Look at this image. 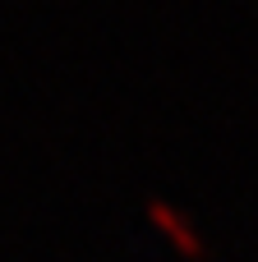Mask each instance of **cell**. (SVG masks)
<instances>
[{
    "mask_svg": "<svg viewBox=\"0 0 258 262\" xmlns=\"http://www.w3.org/2000/svg\"><path fill=\"white\" fill-rule=\"evenodd\" d=\"M148 216L157 221V230H166V235L180 244V253H189V258H199V253H203V249H199V235L180 221V212H171L166 203H157V198H152V203H148Z\"/></svg>",
    "mask_w": 258,
    "mask_h": 262,
    "instance_id": "1",
    "label": "cell"
}]
</instances>
